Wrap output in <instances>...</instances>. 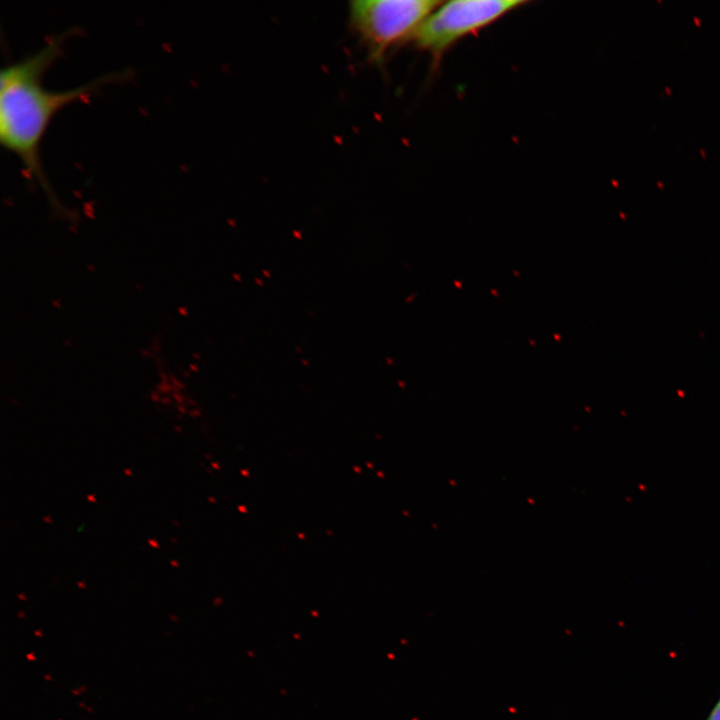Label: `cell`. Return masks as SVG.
<instances>
[{
    "mask_svg": "<svg viewBox=\"0 0 720 720\" xmlns=\"http://www.w3.org/2000/svg\"><path fill=\"white\" fill-rule=\"evenodd\" d=\"M73 33L72 28L54 36L37 51L4 65L0 71L1 145L20 159L25 176L37 183L56 206L58 200L40 158V142L50 120L65 105L89 97L107 83L127 80L131 75L129 70H122L70 89H46L42 76L63 54V44Z\"/></svg>",
    "mask_w": 720,
    "mask_h": 720,
    "instance_id": "1",
    "label": "cell"
},
{
    "mask_svg": "<svg viewBox=\"0 0 720 720\" xmlns=\"http://www.w3.org/2000/svg\"><path fill=\"white\" fill-rule=\"evenodd\" d=\"M522 0H455L442 2L423 22L413 41L437 65L462 38L525 5Z\"/></svg>",
    "mask_w": 720,
    "mask_h": 720,
    "instance_id": "3",
    "label": "cell"
},
{
    "mask_svg": "<svg viewBox=\"0 0 720 720\" xmlns=\"http://www.w3.org/2000/svg\"><path fill=\"white\" fill-rule=\"evenodd\" d=\"M436 0H357L350 3L349 16L375 59H383L389 50L413 40L426 18L442 3Z\"/></svg>",
    "mask_w": 720,
    "mask_h": 720,
    "instance_id": "2",
    "label": "cell"
}]
</instances>
